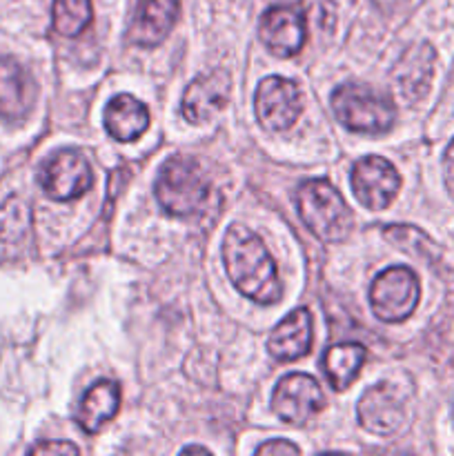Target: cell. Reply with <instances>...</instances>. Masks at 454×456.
<instances>
[{
	"label": "cell",
	"mask_w": 454,
	"mask_h": 456,
	"mask_svg": "<svg viewBox=\"0 0 454 456\" xmlns=\"http://www.w3.org/2000/svg\"><path fill=\"white\" fill-rule=\"evenodd\" d=\"M223 258L234 288L243 297L272 305L280 298V281L265 243L245 225H231L223 240Z\"/></svg>",
	"instance_id": "1"
},
{
	"label": "cell",
	"mask_w": 454,
	"mask_h": 456,
	"mask_svg": "<svg viewBox=\"0 0 454 456\" xmlns=\"http://www.w3.org/2000/svg\"><path fill=\"white\" fill-rule=\"evenodd\" d=\"M209 194H212L209 178L196 160L185 156L165 160L156 178V199L165 212L172 216L190 218L207 209Z\"/></svg>",
	"instance_id": "2"
},
{
	"label": "cell",
	"mask_w": 454,
	"mask_h": 456,
	"mask_svg": "<svg viewBox=\"0 0 454 456\" xmlns=\"http://www.w3.org/2000/svg\"><path fill=\"white\" fill-rule=\"evenodd\" d=\"M298 214L316 239L325 243H341L350 236L354 216L336 187L328 181H305L296 194Z\"/></svg>",
	"instance_id": "3"
},
{
	"label": "cell",
	"mask_w": 454,
	"mask_h": 456,
	"mask_svg": "<svg viewBox=\"0 0 454 456\" xmlns=\"http://www.w3.org/2000/svg\"><path fill=\"white\" fill-rule=\"evenodd\" d=\"M332 110L347 129L359 134L390 132L396 118V107L390 98L359 83L334 89Z\"/></svg>",
	"instance_id": "4"
},
{
	"label": "cell",
	"mask_w": 454,
	"mask_h": 456,
	"mask_svg": "<svg viewBox=\"0 0 454 456\" xmlns=\"http://www.w3.org/2000/svg\"><path fill=\"white\" fill-rule=\"evenodd\" d=\"M421 283L409 267L396 265L383 270L369 288V303L377 319L385 323L405 321L418 305Z\"/></svg>",
	"instance_id": "5"
},
{
	"label": "cell",
	"mask_w": 454,
	"mask_h": 456,
	"mask_svg": "<svg viewBox=\"0 0 454 456\" xmlns=\"http://www.w3.org/2000/svg\"><path fill=\"white\" fill-rule=\"evenodd\" d=\"M325 405L323 390L310 374L294 372L279 381L272 395V410L289 426H305Z\"/></svg>",
	"instance_id": "6"
},
{
	"label": "cell",
	"mask_w": 454,
	"mask_h": 456,
	"mask_svg": "<svg viewBox=\"0 0 454 456\" xmlns=\"http://www.w3.org/2000/svg\"><path fill=\"white\" fill-rule=\"evenodd\" d=\"M401 176L394 165L383 156H365L352 169V191L368 209H383L396 199Z\"/></svg>",
	"instance_id": "7"
},
{
	"label": "cell",
	"mask_w": 454,
	"mask_h": 456,
	"mask_svg": "<svg viewBox=\"0 0 454 456\" xmlns=\"http://www.w3.org/2000/svg\"><path fill=\"white\" fill-rule=\"evenodd\" d=\"M254 110L263 127L270 132H285L301 114V92L294 80L267 76L256 87Z\"/></svg>",
	"instance_id": "8"
},
{
	"label": "cell",
	"mask_w": 454,
	"mask_h": 456,
	"mask_svg": "<svg viewBox=\"0 0 454 456\" xmlns=\"http://www.w3.org/2000/svg\"><path fill=\"white\" fill-rule=\"evenodd\" d=\"M92 169L85 156L76 150H62L53 154L40 172V185L45 194L61 203L83 196L92 187Z\"/></svg>",
	"instance_id": "9"
},
{
	"label": "cell",
	"mask_w": 454,
	"mask_h": 456,
	"mask_svg": "<svg viewBox=\"0 0 454 456\" xmlns=\"http://www.w3.org/2000/svg\"><path fill=\"white\" fill-rule=\"evenodd\" d=\"M305 13L294 4L272 7L261 18V40L272 53L280 58L296 56L305 43Z\"/></svg>",
	"instance_id": "10"
},
{
	"label": "cell",
	"mask_w": 454,
	"mask_h": 456,
	"mask_svg": "<svg viewBox=\"0 0 454 456\" xmlns=\"http://www.w3.org/2000/svg\"><path fill=\"white\" fill-rule=\"evenodd\" d=\"M227 96H230V76L223 69L207 71L185 89L182 116L194 125L207 123L227 105Z\"/></svg>",
	"instance_id": "11"
},
{
	"label": "cell",
	"mask_w": 454,
	"mask_h": 456,
	"mask_svg": "<svg viewBox=\"0 0 454 456\" xmlns=\"http://www.w3.org/2000/svg\"><path fill=\"white\" fill-rule=\"evenodd\" d=\"M359 421L368 432L378 436L394 435L403 426V405L401 399L387 386H374L361 396L359 401Z\"/></svg>",
	"instance_id": "12"
},
{
	"label": "cell",
	"mask_w": 454,
	"mask_h": 456,
	"mask_svg": "<svg viewBox=\"0 0 454 456\" xmlns=\"http://www.w3.org/2000/svg\"><path fill=\"white\" fill-rule=\"evenodd\" d=\"M36 98V85L29 71L13 58H0V116L25 118Z\"/></svg>",
	"instance_id": "13"
},
{
	"label": "cell",
	"mask_w": 454,
	"mask_h": 456,
	"mask_svg": "<svg viewBox=\"0 0 454 456\" xmlns=\"http://www.w3.org/2000/svg\"><path fill=\"white\" fill-rule=\"evenodd\" d=\"M436 53L430 45H417L403 53L394 69L396 89L408 102L421 101L427 94L434 74Z\"/></svg>",
	"instance_id": "14"
},
{
	"label": "cell",
	"mask_w": 454,
	"mask_h": 456,
	"mask_svg": "<svg viewBox=\"0 0 454 456\" xmlns=\"http://www.w3.org/2000/svg\"><path fill=\"white\" fill-rule=\"evenodd\" d=\"M178 3L181 0H141L129 29V40L141 47H154L163 43L176 20Z\"/></svg>",
	"instance_id": "15"
},
{
	"label": "cell",
	"mask_w": 454,
	"mask_h": 456,
	"mask_svg": "<svg viewBox=\"0 0 454 456\" xmlns=\"http://www.w3.org/2000/svg\"><path fill=\"white\" fill-rule=\"evenodd\" d=\"M312 347V316L305 307H298L288 319L280 321L270 334L267 350L276 361H296Z\"/></svg>",
	"instance_id": "16"
},
{
	"label": "cell",
	"mask_w": 454,
	"mask_h": 456,
	"mask_svg": "<svg viewBox=\"0 0 454 456\" xmlns=\"http://www.w3.org/2000/svg\"><path fill=\"white\" fill-rule=\"evenodd\" d=\"M150 127V111L145 102L134 98L132 94L114 96L105 107V129L116 141L129 142L141 136Z\"/></svg>",
	"instance_id": "17"
},
{
	"label": "cell",
	"mask_w": 454,
	"mask_h": 456,
	"mask_svg": "<svg viewBox=\"0 0 454 456\" xmlns=\"http://www.w3.org/2000/svg\"><path fill=\"white\" fill-rule=\"evenodd\" d=\"M120 408V390L114 381H98L85 395L78 408V423L87 435H96Z\"/></svg>",
	"instance_id": "18"
},
{
	"label": "cell",
	"mask_w": 454,
	"mask_h": 456,
	"mask_svg": "<svg viewBox=\"0 0 454 456\" xmlns=\"http://www.w3.org/2000/svg\"><path fill=\"white\" fill-rule=\"evenodd\" d=\"M365 347L361 343H338L332 346L325 354V374H328L332 390H347L361 372V365L365 363Z\"/></svg>",
	"instance_id": "19"
},
{
	"label": "cell",
	"mask_w": 454,
	"mask_h": 456,
	"mask_svg": "<svg viewBox=\"0 0 454 456\" xmlns=\"http://www.w3.org/2000/svg\"><path fill=\"white\" fill-rule=\"evenodd\" d=\"M92 20V0H53V29L61 36H78Z\"/></svg>",
	"instance_id": "20"
},
{
	"label": "cell",
	"mask_w": 454,
	"mask_h": 456,
	"mask_svg": "<svg viewBox=\"0 0 454 456\" xmlns=\"http://www.w3.org/2000/svg\"><path fill=\"white\" fill-rule=\"evenodd\" d=\"M31 225L29 205L18 196H12L7 203L0 208V239L7 243H16L27 234Z\"/></svg>",
	"instance_id": "21"
},
{
	"label": "cell",
	"mask_w": 454,
	"mask_h": 456,
	"mask_svg": "<svg viewBox=\"0 0 454 456\" xmlns=\"http://www.w3.org/2000/svg\"><path fill=\"white\" fill-rule=\"evenodd\" d=\"M385 239H390L392 243L396 245V248L405 249L408 254H412V256H418L423 258V261L432 263V243L430 240L423 236V232L414 230V227L409 225H392L385 230Z\"/></svg>",
	"instance_id": "22"
},
{
	"label": "cell",
	"mask_w": 454,
	"mask_h": 456,
	"mask_svg": "<svg viewBox=\"0 0 454 456\" xmlns=\"http://www.w3.org/2000/svg\"><path fill=\"white\" fill-rule=\"evenodd\" d=\"M31 454H78V448L74 444H65V441H52V444H38L29 450Z\"/></svg>",
	"instance_id": "23"
},
{
	"label": "cell",
	"mask_w": 454,
	"mask_h": 456,
	"mask_svg": "<svg viewBox=\"0 0 454 456\" xmlns=\"http://www.w3.org/2000/svg\"><path fill=\"white\" fill-rule=\"evenodd\" d=\"M258 456H270V454H298V448L289 441H270V444H263L261 448H256Z\"/></svg>",
	"instance_id": "24"
},
{
	"label": "cell",
	"mask_w": 454,
	"mask_h": 456,
	"mask_svg": "<svg viewBox=\"0 0 454 456\" xmlns=\"http://www.w3.org/2000/svg\"><path fill=\"white\" fill-rule=\"evenodd\" d=\"M443 178H445V187L450 190V194L454 196V141L450 142L448 150L443 154Z\"/></svg>",
	"instance_id": "25"
},
{
	"label": "cell",
	"mask_w": 454,
	"mask_h": 456,
	"mask_svg": "<svg viewBox=\"0 0 454 456\" xmlns=\"http://www.w3.org/2000/svg\"><path fill=\"white\" fill-rule=\"evenodd\" d=\"M194 452H200V454H209L207 448H196V445H190V448L182 450V454H194Z\"/></svg>",
	"instance_id": "26"
},
{
	"label": "cell",
	"mask_w": 454,
	"mask_h": 456,
	"mask_svg": "<svg viewBox=\"0 0 454 456\" xmlns=\"http://www.w3.org/2000/svg\"><path fill=\"white\" fill-rule=\"evenodd\" d=\"M374 3H377L381 9H390V7H394L399 0H374Z\"/></svg>",
	"instance_id": "27"
}]
</instances>
